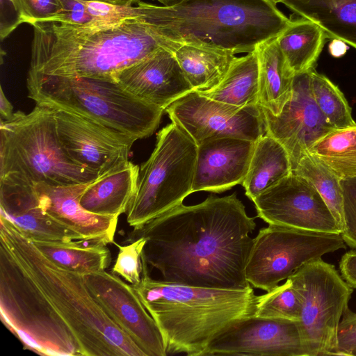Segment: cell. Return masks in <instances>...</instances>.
<instances>
[{
  "mask_svg": "<svg viewBox=\"0 0 356 356\" xmlns=\"http://www.w3.org/2000/svg\"><path fill=\"white\" fill-rule=\"evenodd\" d=\"M254 218L236 193L182 204L134 228L131 242L147 239L142 259L162 280L193 286L245 289V266Z\"/></svg>",
  "mask_w": 356,
  "mask_h": 356,
  "instance_id": "1",
  "label": "cell"
},
{
  "mask_svg": "<svg viewBox=\"0 0 356 356\" xmlns=\"http://www.w3.org/2000/svg\"><path fill=\"white\" fill-rule=\"evenodd\" d=\"M31 25L33 38L29 70L43 74L116 82L124 69L168 49L151 25L138 19L100 26L54 21Z\"/></svg>",
  "mask_w": 356,
  "mask_h": 356,
  "instance_id": "2",
  "label": "cell"
},
{
  "mask_svg": "<svg viewBox=\"0 0 356 356\" xmlns=\"http://www.w3.org/2000/svg\"><path fill=\"white\" fill-rule=\"evenodd\" d=\"M0 225V246L72 332L81 356H146L94 300L83 275L54 264L6 218Z\"/></svg>",
  "mask_w": 356,
  "mask_h": 356,
  "instance_id": "3",
  "label": "cell"
},
{
  "mask_svg": "<svg viewBox=\"0 0 356 356\" xmlns=\"http://www.w3.org/2000/svg\"><path fill=\"white\" fill-rule=\"evenodd\" d=\"M142 261L140 281L131 285L158 325L167 355L204 356L211 341L230 324L255 315L258 296L251 286L218 289L154 280Z\"/></svg>",
  "mask_w": 356,
  "mask_h": 356,
  "instance_id": "4",
  "label": "cell"
},
{
  "mask_svg": "<svg viewBox=\"0 0 356 356\" xmlns=\"http://www.w3.org/2000/svg\"><path fill=\"white\" fill-rule=\"evenodd\" d=\"M289 19L270 0H180L170 6L146 3L145 22L173 51L184 44L250 53L277 38Z\"/></svg>",
  "mask_w": 356,
  "mask_h": 356,
  "instance_id": "5",
  "label": "cell"
},
{
  "mask_svg": "<svg viewBox=\"0 0 356 356\" xmlns=\"http://www.w3.org/2000/svg\"><path fill=\"white\" fill-rule=\"evenodd\" d=\"M26 86L36 104L80 115L136 140L154 132L164 112L108 80L29 70Z\"/></svg>",
  "mask_w": 356,
  "mask_h": 356,
  "instance_id": "6",
  "label": "cell"
},
{
  "mask_svg": "<svg viewBox=\"0 0 356 356\" xmlns=\"http://www.w3.org/2000/svg\"><path fill=\"white\" fill-rule=\"evenodd\" d=\"M17 175L32 184L70 185L92 181L96 174L78 165L62 146L54 111L36 104L0 123V176Z\"/></svg>",
  "mask_w": 356,
  "mask_h": 356,
  "instance_id": "7",
  "label": "cell"
},
{
  "mask_svg": "<svg viewBox=\"0 0 356 356\" xmlns=\"http://www.w3.org/2000/svg\"><path fill=\"white\" fill-rule=\"evenodd\" d=\"M197 152V144L175 123L159 131L152 154L139 168L137 191L126 212L129 226L143 225L193 193Z\"/></svg>",
  "mask_w": 356,
  "mask_h": 356,
  "instance_id": "8",
  "label": "cell"
},
{
  "mask_svg": "<svg viewBox=\"0 0 356 356\" xmlns=\"http://www.w3.org/2000/svg\"><path fill=\"white\" fill-rule=\"evenodd\" d=\"M0 310L3 323L25 348L43 355L81 356L72 332L2 247Z\"/></svg>",
  "mask_w": 356,
  "mask_h": 356,
  "instance_id": "9",
  "label": "cell"
},
{
  "mask_svg": "<svg viewBox=\"0 0 356 356\" xmlns=\"http://www.w3.org/2000/svg\"><path fill=\"white\" fill-rule=\"evenodd\" d=\"M289 278L301 300L298 324L307 356L333 355L353 288L322 258L304 264Z\"/></svg>",
  "mask_w": 356,
  "mask_h": 356,
  "instance_id": "10",
  "label": "cell"
},
{
  "mask_svg": "<svg viewBox=\"0 0 356 356\" xmlns=\"http://www.w3.org/2000/svg\"><path fill=\"white\" fill-rule=\"evenodd\" d=\"M346 248L341 234L268 225L253 238L245 278L254 288L268 291L304 264Z\"/></svg>",
  "mask_w": 356,
  "mask_h": 356,
  "instance_id": "11",
  "label": "cell"
},
{
  "mask_svg": "<svg viewBox=\"0 0 356 356\" xmlns=\"http://www.w3.org/2000/svg\"><path fill=\"white\" fill-rule=\"evenodd\" d=\"M165 111L197 144L215 138L235 137L256 142L266 134L259 105L238 107L189 92Z\"/></svg>",
  "mask_w": 356,
  "mask_h": 356,
  "instance_id": "12",
  "label": "cell"
},
{
  "mask_svg": "<svg viewBox=\"0 0 356 356\" xmlns=\"http://www.w3.org/2000/svg\"><path fill=\"white\" fill-rule=\"evenodd\" d=\"M257 217L268 225L341 234L329 207L304 177L291 172L253 201Z\"/></svg>",
  "mask_w": 356,
  "mask_h": 356,
  "instance_id": "13",
  "label": "cell"
},
{
  "mask_svg": "<svg viewBox=\"0 0 356 356\" xmlns=\"http://www.w3.org/2000/svg\"><path fill=\"white\" fill-rule=\"evenodd\" d=\"M52 109L60 142L78 165L100 177L129 161L135 138L80 115Z\"/></svg>",
  "mask_w": 356,
  "mask_h": 356,
  "instance_id": "14",
  "label": "cell"
},
{
  "mask_svg": "<svg viewBox=\"0 0 356 356\" xmlns=\"http://www.w3.org/2000/svg\"><path fill=\"white\" fill-rule=\"evenodd\" d=\"M83 276L94 300L146 356L167 355L161 331L132 285L106 270Z\"/></svg>",
  "mask_w": 356,
  "mask_h": 356,
  "instance_id": "15",
  "label": "cell"
},
{
  "mask_svg": "<svg viewBox=\"0 0 356 356\" xmlns=\"http://www.w3.org/2000/svg\"><path fill=\"white\" fill-rule=\"evenodd\" d=\"M307 356L298 321L250 316L215 337L204 356Z\"/></svg>",
  "mask_w": 356,
  "mask_h": 356,
  "instance_id": "16",
  "label": "cell"
},
{
  "mask_svg": "<svg viewBox=\"0 0 356 356\" xmlns=\"http://www.w3.org/2000/svg\"><path fill=\"white\" fill-rule=\"evenodd\" d=\"M311 70L295 74L292 97L279 115H275L260 106L266 133L286 149L292 171L309 149L334 129L314 99L310 87Z\"/></svg>",
  "mask_w": 356,
  "mask_h": 356,
  "instance_id": "17",
  "label": "cell"
},
{
  "mask_svg": "<svg viewBox=\"0 0 356 356\" xmlns=\"http://www.w3.org/2000/svg\"><path fill=\"white\" fill-rule=\"evenodd\" d=\"M116 82L136 97L164 111L193 91L174 54L166 48L122 70Z\"/></svg>",
  "mask_w": 356,
  "mask_h": 356,
  "instance_id": "18",
  "label": "cell"
},
{
  "mask_svg": "<svg viewBox=\"0 0 356 356\" xmlns=\"http://www.w3.org/2000/svg\"><path fill=\"white\" fill-rule=\"evenodd\" d=\"M255 143L235 137L207 139L197 145L193 193H222L241 184Z\"/></svg>",
  "mask_w": 356,
  "mask_h": 356,
  "instance_id": "19",
  "label": "cell"
},
{
  "mask_svg": "<svg viewBox=\"0 0 356 356\" xmlns=\"http://www.w3.org/2000/svg\"><path fill=\"white\" fill-rule=\"evenodd\" d=\"M93 181L57 186L41 182L35 184V188L42 209L81 239L113 243L119 217L92 213L80 203L82 195Z\"/></svg>",
  "mask_w": 356,
  "mask_h": 356,
  "instance_id": "20",
  "label": "cell"
},
{
  "mask_svg": "<svg viewBox=\"0 0 356 356\" xmlns=\"http://www.w3.org/2000/svg\"><path fill=\"white\" fill-rule=\"evenodd\" d=\"M1 216L31 240L70 242L80 236L47 215L40 207L32 184L17 175L0 176Z\"/></svg>",
  "mask_w": 356,
  "mask_h": 356,
  "instance_id": "21",
  "label": "cell"
},
{
  "mask_svg": "<svg viewBox=\"0 0 356 356\" xmlns=\"http://www.w3.org/2000/svg\"><path fill=\"white\" fill-rule=\"evenodd\" d=\"M139 167L130 161L93 181L81 196V207L101 216L126 213L138 186Z\"/></svg>",
  "mask_w": 356,
  "mask_h": 356,
  "instance_id": "22",
  "label": "cell"
},
{
  "mask_svg": "<svg viewBox=\"0 0 356 356\" xmlns=\"http://www.w3.org/2000/svg\"><path fill=\"white\" fill-rule=\"evenodd\" d=\"M277 38L258 44L255 49L259 64L258 105L279 115L293 94L295 74L288 67Z\"/></svg>",
  "mask_w": 356,
  "mask_h": 356,
  "instance_id": "23",
  "label": "cell"
},
{
  "mask_svg": "<svg viewBox=\"0 0 356 356\" xmlns=\"http://www.w3.org/2000/svg\"><path fill=\"white\" fill-rule=\"evenodd\" d=\"M280 3L318 24L327 38L356 49V0H282Z\"/></svg>",
  "mask_w": 356,
  "mask_h": 356,
  "instance_id": "24",
  "label": "cell"
},
{
  "mask_svg": "<svg viewBox=\"0 0 356 356\" xmlns=\"http://www.w3.org/2000/svg\"><path fill=\"white\" fill-rule=\"evenodd\" d=\"M172 53L193 91L216 87L236 58L228 50L200 44H184Z\"/></svg>",
  "mask_w": 356,
  "mask_h": 356,
  "instance_id": "25",
  "label": "cell"
},
{
  "mask_svg": "<svg viewBox=\"0 0 356 356\" xmlns=\"http://www.w3.org/2000/svg\"><path fill=\"white\" fill-rule=\"evenodd\" d=\"M31 241L54 264L83 275L106 270L111 262L107 244L100 241Z\"/></svg>",
  "mask_w": 356,
  "mask_h": 356,
  "instance_id": "26",
  "label": "cell"
},
{
  "mask_svg": "<svg viewBox=\"0 0 356 356\" xmlns=\"http://www.w3.org/2000/svg\"><path fill=\"white\" fill-rule=\"evenodd\" d=\"M291 172L287 151L275 138L266 133L255 143L248 171L241 184L246 196L253 201Z\"/></svg>",
  "mask_w": 356,
  "mask_h": 356,
  "instance_id": "27",
  "label": "cell"
},
{
  "mask_svg": "<svg viewBox=\"0 0 356 356\" xmlns=\"http://www.w3.org/2000/svg\"><path fill=\"white\" fill-rule=\"evenodd\" d=\"M276 39L288 67L296 74L314 68L327 38L318 24L300 17L291 19Z\"/></svg>",
  "mask_w": 356,
  "mask_h": 356,
  "instance_id": "28",
  "label": "cell"
},
{
  "mask_svg": "<svg viewBox=\"0 0 356 356\" xmlns=\"http://www.w3.org/2000/svg\"><path fill=\"white\" fill-rule=\"evenodd\" d=\"M201 95L229 105H257L259 64L255 50L236 57L223 79L214 88L197 92Z\"/></svg>",
  "mask_w": 356,
  "mask_h": 356,
  "instance_id": "29",
  "label": "cell"
},
{
  "mask_svg": "<svg viewBox=\"0 0 356 356\" xmlns=\"http://www.w3.org/2000/svg\"><path fill=\"white\" fill-rule=\"evenodd\" d=\"M341 180L356 178V124L334 129L308 150Z\"/></svg>",
  "mask_w": 356,
  "mask_h": 356,
  "instance_id": "30",
  "label": "cell"
},
{
  "mask_svg": "<svg viewBox=\"0 0 356 356\" xmlns=\"http://www.w3.org/2000/svg\"><path fill=\"white\" fill-rule=\"evenodd\" d=\"M292 172L304 177L316 189L331 211L341 233L344 225L341 179L309 152L301 158Z\"/></svg>",
  "mask_w": 356,
  "mask_h": 356,
  "instance_id": "31",
  "label": "cell"
},
{
  "mask_svg": "<svg viewBox=\"0 0 356 356\" xmlns=\"http://www.w3.org/2000/svg\"><path fill=\"white\" fill-rule=\"evenodd\" d=\"M310 87L316 105L332 127L342 129L356 124L341 90L314 68L310 72Z\"/></svg>",
  "mask_w": 356,
  "mask_h": 356,
  "instance_id": "32",
  "label": "cell"
},
{
  "mask_svg": "<svg viewBox=\"0 0 356 356\" xmlns=\"http://www.w3.org/2000/svg\"><path fill=\"white\" fill-rule=\"evenodd\" d=\"M302 303L300 296L288 278L266 293L258 296L256 316L268 318L300 320Z\"/></svg>",
  "mask_w": 356,
  "mask_h": 356,
  "instance_id": "33",
  "label": "cell"
},
{
  "mask_svg": "<svg viewBox=\"0 0 356 356\" xmlns=\"http://www.w3.org/2000/svg\"><path fill=\"white\" fill-rule=\"evenodd\" d=\"M147 239L144 237H139L126 245L114 242L119 252L112 273L122 277L132 285L138 284L141 279L142 254Z\"/></svg>",
  "mask_w": 356,
  "mask_h": 356,
  "instance_id": "34",
  "label": "cell"
},
{
  "mask_svg": "<svg viewBox=\"0 0 356 356\" xmlns=\"http://www.w3.org/2000/svg\"><path fill=\"white\" fill-rule=\"evenodd\" d=\"M343 229L341 233L346 245L356 250V178L342 179Z\"/></svg>",
  "mask_w": 356,
  "mask_h": 356,
  "instance_id": "35",
  "label": "cell"
},
{
  "mask_svg": "<svg viewBox=\"0 0 356 356\" xmlns=\"http://www.w3.org/2000/svg\"><path fill=\"white\" fill-rule=\"evenodd\" d=\"M26 23L54 21L62 10L60 0H19Z\"/></svg>",
  "mask_w": 356,
  "mask_h": 356,
  "instance_id": "36",
  "label": "cell"
},
{
  "mask_svg": "<svg viewBox=\"0 0 356 356\" xmlns=\"http://www.w3.org/2000/svg\"><path fill=\"white\" fill-rule=\"evenodd\" d=\"M333 355L356 356V312L348 308L339 322Z\"/></svg>",
  "mask_w": 356,
  "mask_h": 356,
  "instance_id": "37",
  "label": "cell"
},
{
  "mask_svg": "<svg viewBox=\"0 0 356 356\" xmlns=\"http://www.w3.org/2000/svg\"><path fill=\"white\" fill-rule=\"evenodd\" d=\"M0 36L3 40L26 22L19 0H0Z\"/></svg>",
  "mask_w": 356,
  "mask_h": 356,
  "instance_id": "38",
  "label": "cell"
},
{
  "mask_svg": "<svg viewBox=\"0 0 356 356\" xmlns=\"http://www.w3.org/2000/svg\"><path fill=\"white\" fill-rule=\"evenodd\" d=\"M62 10L54 20L74 26H87L92 17L82 0H60Z\"/></svg>",
  "mask_w": 356,
  "mask_h": 356,
  "instance_id": "39",
  "label": "cell"
},
{
  "mask_svg": "<svg viewBox=\"0 0 356 356\" xmlns=\"http://www.w3.org/2000/svg\"><path fill=\"white\" fill-rule=\"evenodd\" d=\"M339 265L341 277L353 289H356V250L343 254Z\"/></svg>",
  "mask_w": 356,
  "mask_h": 356,
  "instance_id": "40",
  "label": "cell"
},
{
  "mask_svg": "<svg viewBox=\"0 0 356 356\" xmlns=\"http://www.w3.org/2000/svg\"><path fill=\"white\" fill-rule=\"evenodd\" d=\"M13 106L3 93L2 88L0 92V121L10 120L13 115Z\"/></svg>",
  "mask_w": 356,
  "mask_h": 356,
  "instance_id": "41",
  "label": "cell"
},
{
  "mask_svg": "<svg viewBox=\"0 0 356 356\" xmlns=\"http://www.w3.org/2000/svg\"><path fill=\"white\" fill-rule=\"evenodd\" d=\"M347 49L345 42L333 39L330 45V51L333 56L339 57L343 56Z\"/></svg>",
  "mask_w": 356,
  "mask_h": 356,
  "instance_id": "42",
  "label": "cell"
},
{
  "mask_svg": "<svg viewBox=\"0 0 356 356\" xmlns=\"http://www.w3.org/2000/svg\"><path fill=\"white\" fill-rule=\"evenodd\" d=\"M83 1L101 2V3H106L118 5V6H128V5H134L136 3H138L140 0H83Z\"/></svg>",
  "mask_w": 356,
  "mask_h": 356,
  "instance_id": "43",
  "label": "cell"
},
{
  "mask_svg": "<svg viewBox=\"0 0 356 356\" xmlns=\"http://www.w3.org/2000/svg\"><path fill=\"white\" fill-rule=\"evenodd\" d=\"M153 1H158L160 2L163 6H170L173 3H175L180 0H153Z\"/></svg>",
  "mask_w": 356,
  "mask_h": 356,
  "instance_id": "44",
  "label": "cell"
},
{
  "mask_svg": "<svg viewBox=\"0 0 356 356\" xmlns=\"http://www.w3.org/2000/svg\"><path fill=\"white\" fill-rule=\"evenodd\" d=\"M270 1H273L274 3H277H277H280L282 0H270Z\"/></svg>",
  "mask_w": 356,
  "mask_h": 356,
  "instance_id": "45",
  "label": "cell"
}]
</instances>
